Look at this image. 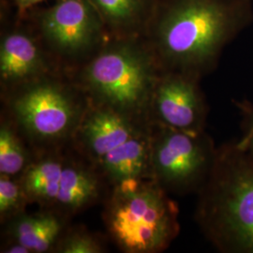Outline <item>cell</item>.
I'll use <instances>...</instances> for the list:
<instances>
[{"mask_svg": "<svg viewBox=\"0 0 253 253\" xmlns=\"http://www.w3.org/2000/svg\"><path fill=\"white\" fill-rule=\"evenodd\" d=\"M253 21V0H157L144 39L162 72L203 77Z\"/></svg>", "mask_w": 253, "mask_h": 253, "instance_id": "obj_1", "label": "cell"}, {"mask_svg": "<svg viewBox=\"0 0 253 253\" xmlns=\"http://www.w3.org/2000/svg\"><path fill=\"white\" fill-rule=\"evenodd\" d=\"M161 73L144 37L135 36L110 37L89 59L68 74L91 102L147 122Z\"/></svg>", "mask_w": 253, "mask_h": 253, "instance_id": "obj_2", "label": "cell"}, {"mask_svg": "<svg viewBox=\"0 0 253 253\" xmlns=\"http://www.w3.org/2000/svg\"><path fill=\"white\" fill-rule=\"evenodd\" d=\"M196 218L221 252L253 253V157L237 145L217 150L200 189Z\"/></svg>", "mask_w": 253, "mask_h": 253, "instance_id": "obj_3", "label": "cell"}, {"mask_svg": "<svg viewBox=\"0 0 253 253\" xmlns=\"http://www.w3.org/2000/svg\"><path fill=\"white\" fill-rule=\"evenodd\" d=\"M102 218L109 236L125 253L165 251L179 234L178 207L151 178L112 186Z\"/></svg>", "mask_w": 253, "mask_h": 253, "instance_id": "obj_4", "label": "cell"}, {"mask_svg": "<svg viewBox=\"0 0 253 253\" xmlns=\"http://www.w3.org/2000/svg\"><path fill=\"white\" fill-rule=\"evenodd\" d=\"M64 73L48 74L4 94L11 121L40 151L59 150L73 142L89 105Z\"/></svg>", "mask_w": 253, "mask_h": 253, "instance_id": "obj_5", "label": "cell"}, {"mask_svg": "<svg viewBox=\"0 0 253 253\" xmlns=\"http://www.w3.org/2000/svg\"><path fill=\"white\" fill-rule=\"evenodd\" d=\"M34 29L54 62L68 73L89 59L111 37L90 0H55L37 13Z\"/></svg>", "mask_w": 253, "mask_h": 253, "instance_id": "obj_6", "label": "cell"}, {"mask_svg": "<svg viewBox=\"0 0 253 253\" xmlns=\"http://www.w3.org/2000/svg\"><path fill=\"white\" fill-rule=\"evenodd\" d=\"M151 126L150 175L168 193L198 190L208 180L217 150L205 131Z\"/></svg>", "mask_w": 253, "mask_h": 253, "instance_id": "obj_7", "label": "cell"}, {"mask_svg": "<svg viewBox=\"0 0 253 253\" xmlns=\"http://www.w3.org/2000/svg\"><path fill=\"white\" fill-rule=\"evenodd\" d=\"M199 77L162 72L149 103L147 122L187 132L204 131L207 105Z\"/></svg>", "mask_w": 253, "mask_h": 253, "instance_id": "obj_8", "label": "cell"}, {"mask_svg": "<svg viewBox=\"0 0 253 253\" xmlns=\"http://www.w3.org/2000/svg\"><path fill=\"white\" fill-rule=\"evenodd\" d=\"M61 71L46 50L35 29L14 26L2 32L0 81L3 94Z\"/></svg>", "mask_w": 253, "mask_h": 253, "instance_id": "obj_9", "label": "cell"}, {"mask_svg": "<svg viewBox=\"0 0 253 253\" xmlns=\"http://www.w3.org/2000/svg\"><path fill=\"white\" fill-rule=\"evenodd\" d=\"M150 126L147 122L89 101L73 143L95 166L107 154Z\"/></svg>", "mask_w": 253, "mask_h": 253, "instance_id": "obj_10", "label": "cell"}, {"mask_svg": "<svg viewBox=\"0 0 253 253\" xmlns=\"http://www.w3.org/2000/svg\"><path fill=\"white\" fill-rule=\"evenodd\" d=\"M105 180L87 160L66 158L62 178L53 210L70 217L100 199Z\"/></svg>", "mask_w": 253, "mask_h": 253, "instance_id": "obj_11", "label": "cell"}, {"mask_svg": "<svg viewBox=\"0 0 253 253\" xmlns=\"http://www.w3.org/2000/svg\"><path fill=\"white\" fill-rule=\"evenodd\" d=\"M150 145L151 126L104 156L94 167L111 186L123 181L151 178Z\"/></svg>", "mask_w": 253, "mask_h": 253, "instance_id": "obj_12", "label": "cell"}, {"mask_svg": "<svg viewBox=\"0 0 253 253\" xmlns=\"http://www.w3.org/2000/svg\"><path fill=\"white\" fill-rule=\"evenodd\" d=\"M66 216L53 209L23 213L5 223L7 240L27 247L32 253H53L66 227Z\"/></svg>", "mask_w": 253, "mask_h": 253, "instance_id": "obj_13", "label": "cell"}, {"mask_svg": "<svg viewBox=\"0 0 253 253\" xmlns=\"http://www.w3.org/2000/svg\"><path fill=\"white\" fill-rule=\"evenodd\" d=\"M59 150L40 151L19 179L30 204L53 209L62 178L66 157Z\"/></svg>", "mask_w": 253, "mask_h": 253, "instance_id": "obj_14", "label": "cell"}, {"mask_svg": "<svg viewBox=\"0 0 253 253\" xmlns=\"http://www.w3.org/2000/svg\"><path fill=\"white\" fill-rule=\"evenodd\" d=\"M111 37L144 36L157 0H90Z\"/></svg>", "mask_w": 253, "mask_h": 253, "instance_id": "obj_15", "label": "cell"}, {"mask_svg": "<svg viewBox=\"0 0 253 253\" xmlns=\"http://www.w3.org/2000/svg\"><path fill=\"white\" fill-rule=\"evenodd\" d=\"M33 156L17 126L9 118H2L0 125V175L20 177Z\"/></svg>", "mask_w": 253, "mask_h": 253, "instance_id": "obj_16", "label": "cell"}, {"mask_svg": "<svg viewBox=\"0 0 253 253\" xmlns=\"http://www.w3.org/2000/svg\"><path fill=\"white\" fill-rule=\"evenodd\" d=\"M30 202L19 177L0 175V220L5 224L26 212Z\"/></svg>", "mask_w": 253, "mask_h": 253, "instance_id": "obj_17", "label": "cell"}, {"mask_svg": "<svg viewBox=\"0 0 253 253\" xmlns=\"http://www.w3.org/2000/svg\"><path fill=\"white\" fill-rule=\"evenodd\" d=\"M105 250V244L99 235L84 227H75L64 230L53 253H102Z\"/></svg>", "mask_w": 253, "mask_h": 253, "instance_id": "obj_18", "label": "cell"}, {"mask_svg": "<svg viewBox=\"0 0 253 253\" xmlns=\"http://www.w3.org/2000/svg\"><path fill=\"white\" fill-rule=\"evenodd\" d=\"M237 145L240 148L246 150L247 152H249L253 157V119H252L251 124L249 126V128L247 129L244 137L241 139V141Z\"/></svg>", "mask_w": 253, "mask_h": 253, "instance_id": "obj_19", "label": "cell"}, {"mask_svg": "<svg viewBox=\"0 0 253 253\" xmlns=\"http://www.w3.org/2000/svg\"><path fill=\"white\" fill-rule=\"evenodd\" d=\"M1 253H32L31 251L23 244L16 241L6 240L4 246L1 247Z\"/></svg>", "mask_w": 253, "mask_h": 253, "instance_id": "obj_20", "label": "cell"}, {"mask_svg": "<svg viewBox=\"0 0 253 253\" xmlns=\"http://www.w3.org/2000/svg\"><path fill=\"white\" fill-rule=\"evenodd\" d=\"M20 12H25L27 9H31L32 7L38 4L45 1V0H13Z\"/></svg>", "mask_w": 253, "mask_h": 253, "instance_id": "obj_21", "label": "cell"}]
</instances>
